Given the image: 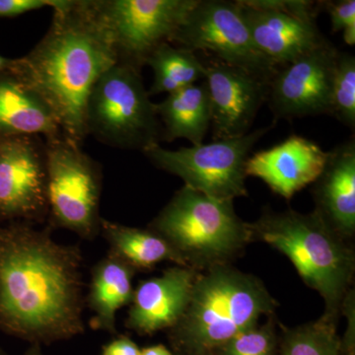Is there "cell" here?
<instances>
[{
    "label": "cell",
    "mask_w": 355,
    "mask_h": 355,
    "mask_svg": "<svg viewBox=\"0 0 355 355\" xmlns=\"http://www.w3.org/2000/svg\"><path fill=\"white\" fill-rule=\"evenodd\" d=\"M51 230L0 224V331L39 347L85 331L83 250Z\"/></svg>",
    "instance_id": "obj_1"
},
{
    "label": "cell",
    "mask_w": 355,
    "mask_h": 355,
    "mask_svg": "<svg viewBox=\"0 0 355 355\" xmlns=\"http://www.w3.org/2000/svg\"><path fill=\"white\" fill-rule=\"evenodd\" d=\"M53 9L43 38L9 70L43 98L65 139L81 146L91 89L118 57L96 0H58Z\"/></svg>",
    "instance_id": "obj_2"
},
{
    "label": "cell",
    "mask_w": 355,
    "mask_h": 355,
    "mask_svg": "<svg viewBox=\"0 0 355 355\" xmlns=\"http://www.w3.org/2000/svg\"><path fill=\"white\" fill-rule=\"evenodd\" d=\"M277 303L263 282L227 265L198 275L188 307L169 330L181 355H218L236 336L272 314Z\"/></svg>",
    "instance_id": "obj_3"
},
{
    "label": "cell",
    "mask_w": 355,
    "mask_h": 355,
    "mask_svg": "<svg viewBox=\"0 0 355 355\" xmlns=\"http://www.w3.org/2000/svg\"><path fill=\"white\" fill-rule=\"evenodd\" d=\"M249 228L252 239L258 238L286 254L303 282L324 298V316L336 321L354 272V254L343 238L316 211L266 210Z\"/></svg>",
    "instance_id": "obj_4"
},
{
    "label": "cell",
    "mask_w": 355,
    "mask_h": 355,
    "mask_svg": "<svg viewBox=\"0 0 355 355\" xmlns=\"http://www.w3.org/2000/svg\"><path fill=\"white\" fill-rule=\"evenodd\" d=\"M181 257L187 268L227 265L252 241L249 224L233 200H217L184 186L149 224Z\"/></svg>",
    "instance_id": "obj_5"
},
{
    "label": "cell",
    "mask_w": 355,
    "mask_h": 355,
    "mask_svg": "<svg viewBox=\"0 0 355 355\" xmlns=\"http://www.w3.org/2000/svg\"><path fill=\"white\" fill-rule=\"evenodd\" d=\"M85 130L114 148L144 153L160 144L162 125L141 71L118 62L102 74L89 94Z\"/></svg>",
    "instance_id": "obj_6"
},
{
    "label": "cell",
    "mask_w": 355,
    "mask_h": 355,
    "mask_svg": "<svg viewBox=\"0 0 355 355\" xmlns=\"http://www.w3.org/2000/svg\"><path fill=\"white\" fill-rule=\"evenodd\" d=\"M44 144L50 227L93 241L101 233V166L64 135L44 140Z\"/></svg>",
    "instance_id": "obj_7"
},
{
    "label": "cell",
    "mask_w": 355,
    "mask_h": 355,
    "mask_svg": "<svg viewBox=\"0 0 355 355\" xmlns=\"http://www.w3.org/2000/svg\"><path fill=\"white\" fill-rule=\"evenodd\" d=\"M258 128L238 139L168 150L160 144L144 150L158 169L183 180L184 186L217 200L247 197L246 162L254 144L275 128Z\"/></svg>",
    "instance_id": "obj_8"
},
{
    "label": "cell",
    "mask_w": 355,
    "mask_h": 355,
    "mask_svg": "<svg viewBox=\"0 0 355 355\" xmlns=\"http://www.w3.org/2000/svg\"><path fill=\"white\" fill-rule=\"evenodd\" d=\"M198 0H96L119 64L141 71L159 46L172 43Z\"/></svg>",
    "instance_id": "obj_9"
},
{
    "label": "cell",
    "mask_w": 355,
    "mask_h": 355,
    "mask_svg": "<svg viewBox=\"0 0 355 355\" xmlns=\"http://www.w3.org/2000/svg\"><path fill=\"white\" fill-rule=\"evenodd\" d=\"M171 44L268 80L277 69L257 48L236 1L198 0Z\"/></svg>",
    "instance_id": "obj_10"
},
{
    "label": "cell",
    "mask_w": 355,
    "mask_h": 355,
    "mask_svg": "<svg viewBox=\"0 0 355 355\" xmlns=\"http://www.w3.org/2000/svg\"><path fill=\"white\" fill-rule=\"evenodd\" d=\"M252 39L277 69L328 43L316 24L317 2L306 0H239Z\"/></svg>",
    "instance_id": "obj_11"
},
{
    "label": "cell",
    "mask_w": 355,
    "mask_h": 355,
    "mask_svg": "<svg viewBox=\"0 0 355 355\" xmlns=\"http://www.w3.org/2000/svg\"><path fill=\"white\" fill-rule=\"evenodd\" d=\"M48 216L46 155L41 137L0 139V224Z\"/></svg>",
    "instance_id": "obj_12"
},
{
    "label": "cell",
    "mask_w": 355,
    "mask_h": 355,
    "mask_svg": "<svg viewBox=\"0 0 355 355\" xmlns=\"http://www.w3.org/2000/svg\"><path fill=\"white\" fill-rule=\"evenodd\" d=\"M340 51L331 43L279 67L268 83L273 123L331 114V91Z\"/></svg>",
    "instance_id": "obj_13"
},
{
    "label": "cell",
    "mask_w": 355,
    "mask_h": 355,
    "mask_svg": "<svg viewBox=\"0 0 355 355\" xmlns=\"http://www.w3.org/2000/svg\"><path fill=\"white\" fill-rule=\"evenodd\" d=\"M202 60L209 88L214 140L238 139L249 133L268 99V79L210 57Z\"/></svg>",
    "instance_id": "obj_14"
},
{
    "label": "cell",
    "mask_w": 355,
    "mask_h": 355,
    "mask_svg": "<svg viewBox=\"0 0 355 355\" xmlns=\"http://www.w3.org/2000/svg\"><path fill=\"white\" fill-rule=\"evenodd\" d=\"M198 275L193 268L175 266L160 277L142 280L133 292L127 328L146 336L169 331L188 307Z\"/></svg>",
    "instance_id": "obj_15"
},
{
    "label": "cell",
    "mask_w": 355,
    "mask_h": 355,
    "mask_svg": "<svg viewBox=\"0 0 355 355\" xmlns=\"http://www.w3.org/2000/svg\"><path fill=\"white\" fill-rule=\"evenodd\" d=\"M328 153L316 142L292 135L277 146L248 158L246 176L259 178L280 197L291 200L315 183L326 164Z\"/></svg>",
    "instance_id": "obj_16"
},
{
    "label": "cell",
    "mask_w": 355,
    "mask_h": 355,
    "mask_svg": "<svg viewBox=\"0 0 355 355\" xmlns=\"http://www.w3.org/2000/svg\"><path fill=\"white\" fill-rule=\"evenodd\" d=\"M315 211L340 237L355 230V139L334 147L315 182Z\"/></svg>",
    "instance_id": "obj_17"
},
{
    "label": "cell",
    "mask_w": 355,
    "mask_h": 355,
    "mask_svg": "<svg viewBox=\"0 0 355 355\" xmlns=\"http://www.w3.org/2000/svg\"><path fill=\"white\" fill-rule=\"evenodd\" d=\"M62 132L43 98L11 70L0 73V139L41 137L55 139Z\"/></svg>",
    "instance_id": "obj_18"
},
{
    "label": "cell",
    "mask_w": 355,
    "mask_h": 355,
    "mask_svg": "<svg viewBox=\"0 0 355 355\" xmlns=\"http://www.w3.org/2000/svg\"><path fill=\"white\" fill-rule=\"evenodd\" d=\"M133 268L111 254L95 263L91 270L85 304L92 312V330L116 334V313L132 303L135 288Z\"/></svg>",
    "instance_id": "obj_19"
},
{
    "label": "cell",
    "mask_w": 355,
    "mask_h": 355,
    "mask_svg": "<svg viewBox=\"0 0 355 355\" xmlns=\"http://www.w3.org/2000/svg\"><path fill=\"white\" fill-rule=\"evenodd\" d=\"M163 128V140L188 139L193 146L203 144L211 127V107L205 80L168 95L155 104Z\"/></svg>",
    "instance_id": "obj_20"
},
{
    "label": "cell",
    "mask_w": 355,
    "mask_h": 355,
    "mask_svg": "<svg viewBox=\"0 0 355 355\" xmlns=\"http://www.w3.org/2000/svg\"><path fill=\"white\" fill-rule=\"evenodd\" d=\"M100 234L108 243V253L135 272L153 270L162 261L187 268L171 245L151 229L130 227L102 217Z\"/></svg>",
    "instance_id": "obj_21"
},
{
    "label": "cell",
    "mask_w": 355,
    "mask_h": 355,
    "mask_svg": "<svg viewBox=\"0 0 355 355\" xmlns=\"http://www.w3.org/2000/svg\"><path fill=\"white\" fill-rule=\"evenodd\" d=\"M153 71V83L149 96L168 95L205 80L202 60L190 51L170 43L159 46L147 60Z\"/></svg>",
    "instance_id": "obj_22"
},
{
    "label": "cell",
    "mask_w": 355,
    "mask_h": 355,
    "mask_svg": "<svg viewBox=\"0 0 355 355\" xmlns=\"http://www.w3.org/2000/svg\"><path fill=\"white\" fill-rule=\"evenodd\" d=\"M340 349L336 321L323 316L315 323L288 331L282 355H340Z\"/></svg>",
    "instance_id": "obj_23"
},
{
    "label": "cell",
    "mask_w": 355,
    "mask_h": 355,
    "mask_svg": "<svg viewBox=\"0 0 355 355\" xmlns=\"http://www.w3.org/2000/svg\"><path fill=\"white\" fill-rule=\"evenodd\" d=\"M331 116L354 130L355 58L352 53H338L331 91Z\"/></svg>",
    "instance_id": "obj_24"
},
{
    "label": "cell",
    "mask_w": 355,
    "mask_h": 355,
    "mask_svg": "<svg viewBox=\"0 0 355 355\" xmlns=\"http://www.w3.org/2000/svg\"><path fill=\"white\" fill-rule=\"evenodd\" d=\"M275 336L272 324L254 326L226 343L218 355H272Z\"/></svg>",
    "instance_id": "obj_25"
},
{
    "label": "cell",
    "mask_w": 355,
    "mask_h": 355,
    "mask_svg": "<svg viewBox=\"0 0 355 355\" xmlns=\"http://www.w3.org/2000/svg\"><path fill=\"white\" fill-rule=\"evenodd\" d=\"M323 8L330 14L331 32L343 33V41L355 44V0L323 1Z\"/></svg>",
    "instance_id": "obj_26"
},
{
    "label": "cell",
    "mask_w": 355,
    "mask_h": 355,
    "mask_svg": "<svg viewBox=\"0 0 355 355\" xmlns=\"http://www.w3.org/2000/svg\"><path fill=\"white\" fill-rule=\"evenodd\" d=\"M58 0H0V17H16L44 7L53 8Z\"/></svg>",
    "instance_id": "obj_27"
},
{
    "label": "cell",
    "mask_w": 355,
    "mask_h": 355,
    "mask_svg": "<svg viewBox=\"0 0 355 355\" xmlns=\"http://www.w3.org/2000/svg\"><path fill=\"white\" fill-rule=\"evenodd\" d=\"M141 349L132 338L119 336L103 347L101 355H140Z\"/></svg>",
    "instance_id": "obj_28"
},
{
    "label": "cell",
    "mask_w": 355,
    "mask_h": 355,
    "mask_svg": "<svg viewBox=\"0 0 355 355\" xmlns=\"http://www.w3.org/2000/svg\"><path fill=\"white\" fill-rule=\"evenodd\" d=\"M140 355H173L165 345H155L151 347H146L141 349V354Z\"/></svg>",
    "instance_id": "obj_29"
},
{
    "label": "cell",
    "mask_w": 355,
    "mask_h": 355,
    "mask_svg": "<svg viewBox=\"0 0 355 355\" xmlns=\"http://www.w3.org/2000/svg\"><path fill=\"white\" fill-rule=\"evenodd\" d=\"M12 64L13 60L0 55V73H1V72L6 71V70L10 69L11 67H12Z\"/></svg>",
    "instance_id": "obj_30"
},
{
    "label": "cell",
    "mask_w": 355,
    "mask_h": 355,
    "mask_svg": "<svg viewBox=\"0 0 355 355\" xmlns=\"http://www.w3.org/2000/svg\"><path fill=\"white\" fill-rule=\"evenodd\" d=\"M22 355H44L40 349L39 345H32L27 352H24Z\"/></svg>",
    "instance_id": "obj_31"
},
{
    "label": "cell",
    "mask_w": 355,
    "mask_h": 355,
    "mask_svg": "<svg viewBox=\"0 0 355 355\" xmlns=\"http://www.w3.org/2000/svg\"><path fill=\"white\" fill-rule=\"evenodd\" d=\"M0 355H8V354H6V352H4V349H2L1 347H0Z\"/></svg>",
    "instance_id": "obj_32"
}]
</instances>
